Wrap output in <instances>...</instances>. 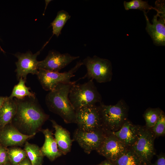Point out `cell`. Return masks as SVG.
I'll list each match as a JSON object with an SVG mask.
<instances>
[{
  "instance_id": "18",
  "label": "cell",
  "mask_w": 165,
  "mask_h": 165,
  "mask_svg": "<svg viewBox=\"0 0 165 165\" xmlns=\"http://www.w3.org/2000/svg\"><path fill=\"white\" fill-rule=\"evenodd\" d=\"M17 104L15 98L7 97L0 109V129L11 123L17 111Z\"/></svg>"
},
{
  "instance_id": "17",
  "label": "cell",
  "mask_w": 165,
  "mask_h": 165,
  "mask_svg": "<svg viewBox=\"0 0 165 165\" xmlns=\"http://www.w3.org/2000/svg\"><path fill=\"white\" fill-rule=\"evenodd\" d=\"M41 131L45 137L44 143L41 148L42 152L50 161H53L62 154L58 148L52 132L48 129L42 130Z\"/></svg>"
},
{
  "instance_id": "1",
  "label": "cell",
  "mask_w": 165,
  "mask_h": 165,
  "mask_svg": "<svg viewBox=\"0 0 165 165\" xmlns=\"http://www.w3.org/2000/svg\"><path fill=\"white\" fill-rule=\"evenodd\" d=\"M26 97L21 99L15 98L17 111L11 123L24 134L35 135L41 131L49 115L44 112L35 98Z\"/></svg>"
},
{
  "instance_id": "19",
  "label": "cell",
  "mask_w": 165,
  "mask_h": 165,
  "mask_svg": "<svg viewBox=\"0 0 165 165\" xmlns=\"http://www.w3.org/2000/svg\"><path fill=\"white\" fill-rule=\"evenodd\" d=\"M24 149L32 165H42L44 156L38 146L26 141Z\"/></svg>"
},
{
  "instance_id": "8",
  "label": "cell",
  "mask_w": 165,
  "mask_h": 165,
  "mask_svg": "<svg viewBox=\"0 0 165 165\" xmlns=\"http://www.w3.org/2000/svg\"><path fill=\"white\" fill-rule=\"evenodd\" d=\"M82 65V61H79L69 71L62 73L39 69L37 75L43 88L50 91L59 83L72 82L71 79L75 76L74 73Z\"/></svg>"
},
{
  "instance_id": "15",
  "label": "cell",
  "mask_w": 165,
  "mask_h": 165,
  "mask_svg": "<svg viewBox=\"0 0 165 165\" xmlns=\"http://www.w3.org/2000/svg\"><path fill=\"white\" fill-rule=\"evenodd\" d=\"M140 126L127 119L119 130L112 132L127 148H131L138 138Z\"/></svg>"
},
{
  "instance_id": "22",
  "label": "cell",
  "mask_w": 165,
  "mask_h": 165,
  "mask_svg": "<svg viewBox=\"0 0 165 165\" xmlns=\"http://www.w3.org/2000/svg\"><path fill=\"white\" fill-rule=\"evenodd\" d=\"M71 16L67 11L61 10L59 11L53 21L51 23L53 29V35H55L57 37L61 33V31Z\"/></svg>"
},
{
  "instance_id": "32",
  "label": "cell",
  "mask_w": 165,
  "mask_h": 165,
  "mask_svg": "<svg viewBox=\"0 0 165 165\" xmlns=\"http://www.w3.org/2000/svg\"><path fill=\"white\" fill-rule=\"evenodd\" d=\"M4 165H12L9 162H7Z\"/></svg>"
},
{
  "instance_id": "24",
  "label": "cell",
  "mask_w": 165,
  "mask_h": 165,
  "mask_svg": "<svg viewBox=\"0 0 165 165\" xmlns=\"http://www.w3.org/2000/svg\"><path fill=\"white\" fill-rule=\"evenodd\" d=\"M9 162L12 165H19L27 155L24 149L14 147L7 149Z\"/></svg>"
},
{
  "instance_id": "34",
  "label": "cell",
  "mask_w": 165,
  "mask_h": 165,
  "mask_svg": "<svg viewBox=\"0 0 165 165\" xmlns=\"http://www.w3.org/2000/svg\"><path fill=\"white\" fill-rule=\"evenodd\" d=\"M96 165H101V163H100L99 164Z\"/></svg>"
},
{
  "instance_id": "30",
  "label": "cell",
  "mask_w": 165,
  "mask_h": 165,
  "mask_svg": "<svg viewBox=\"0 0 165 165\" xmlns=\"http://www.w3.org/2000/svg\"><path fill=\"white\" fill-rule=\"evenodd\" d=\"M100 163L101 165H114L111 161L107 159L103 161Z\"/></svg>"
},
{
  "instance_id": "14",
  "label": "cell",
  "mask_w": 165,
  "mask_h": 165,
  "mask_svg": "<svg viewBox=\"0 0 165 165\" xmlns=\"http://www.w3.org/2000/svg\"><path fill=\"white\" fill-rule=\"evenodd\" d=\"M35 135L24 134L10 123L0 129V142L5 147L20 146Z\"/></svg>"
},
{
  "instance_id": "13",
  "label": "cell",
  "mask_w": 165,
  "mask_h": 165,
  "mask_svg": "<svg viewBox=\"0 0 165 165\" xmlns=\"http://www.w3.org/2000/svg\"><path fill=\"white\" fill-rule=\"evenodd\" d=\"M79 58V56H73L68 53L61 54L56 51H50L44 60L38 61V69L59 72Z\"/></svg>"
},
{
  "instance_id": "23",
  "label": "cell",
  "mask_w": 165,
  "mask_h": 165,
  "mask_svg": "<svg viewBox=\"0 0 165 165\" xmlns=\"http://www.w3.org/2000/svg\"><path fill=\"white\" fill-rule=\"evenodd\" d=\"M162 110L160 108H151L147 109L143 114L145 121V127L151 129L157 121Z\"/></svg>"
},
{
  "instance_id": "26",
  "label": "cell",
  "mask_w": 165,
  "mask_h": 165,
  "mask_svg": "<svg viewBox=\"0 0 165 165\" xmlns=\"http://www.w3.org/2000/svg\"><path fill=\"white\" fill-rule=\"evenodd\" d=\"M156 138L165 134V114L162 110L154 125L150 129Z\"/></svg>"
},
{
  "instance_id": "9",
  "label": "cell",
  "mask_w": 165,
  "mask_h": 165,
  "mask_svg": "<svg viewBox=\"0 0 165 165\" xmlns=\"http://www.w3.org/2000/svg\"><path fill=\"white\" fill-rule=\"evenodd\" d=\"M108 131L103 128L91 131L77 128L74 132L73 140L77 142L85 153L89 154L99 148Z\"/></svg>"
},
{
  "instance_id": "3",
  "label": "cell",
  "mask_w": 165,
  "mask_h": 165,
  "mask_svg": "<svg viewBox=\"0 0 165 165\" xmlns=\"http://www.w3.org/2000/svg\"><path fill=\"white\" fill-rule=\"evenodd\" d=\"M68 97L75 110L82 107L100 103L102 99L92 79L82 84H73L70 90Z\"/></svg>"
},
{
  "instance_id": "2",
  "label": "cell",
  "mask_w": 165,
  "mask_h": 165,
  "mask_svg": "<svg viewBox=\"0 0 165 165\" xmlns=\"http://www.w3.org/2000/svg\"><path fill=\"white\" fill-rule=\"evenodd\" d=\"M76 81L61 83L47 94L46 102L51 112L59 116L66 123H75V110L68 97L70 89Z\"/></svg>"
},
{
  "instance_id": "25",
  "label": "cell",
  "mask_w": 165,
  "mask_h": 165,
  "mask_svg": "<svg viewBox=\"0 0 165 165\" xmlns=\"http://www.w3.org/2000/svg\"><path fill=\"white\" fill-rule=\"evenodd\" d=\"M124 6L125 9L128 10L130 9H139L142 11L144 13L147 12L152 9H154L158 12L155 7L150 6L147 1L142 0H133L130 2L124 1Z\"/></svg>"
},
{
  "instance_id": "29",
  "label": "cell",
  "mask_w": 165,
  "mask_h": 165,
  "mask_svg": "<svg viewBox=\"0 0 165 165\" xmlns=\"http://www.w3.org/2000/svg\"><path fill=\"white\" fill-rule=\"evenodd\" d=\"M19 165H32V164L30 160L27 157Z\"/></svg>"
},
{
  "instance_id": "16",
  "label": "cell",
  "mask_w": 165,
  "mask_h": 165,
  "mask_svg": "<svg viewBox=\"0 0 165 165\" xmlns=\"http://www.w3.org/2000/svg\"><path fill=\"white\" fill-rule=\"evenodd\" d=\"M50 121L55 130L54 135L58 148L62 155H65L71 151L74 141L71 138L70 134L67 130L55 120H51Z\"/></svg>"
},
{
  "instance_id": "11",
  "label": "cell",
  "mask_w": 165,
  "mask_h": 165,
  "mask_svg": "<svg viewBox=\"0 0 165 165\" xmlns=\"http://www.w3.org/2000/svg\"><path fill=\"white\" fill-rule=\"evenodd\" d=\"M128 148L111 131H109L96 151L106 159L113 162Z\"/></svg>"
},
{
  "instance_id": "20",
  "label": "cell",
  "mask_w": 165,
  "mask_h": 165,
  "mask_svg": "<svg viewBox=\"0 0 165 165\" xmlns=\"http://www.w3.org/2000/svg\"><path fill=\"white\" fill-rule=\"evenodd\" d=\"M26 79L22 78L19 79L18 83L13 87L9 98L15 97L18 99H23L26 97L35 98V94L30 92V88L25 85Z\"/></svg>"
},
{
  "instance_id": "12",
  "label": "cell",
  "mask_w": 165,
  "mask_h": 165,
  "mask_svg": "<svg viewBox=\"0 0 165 165\" xmlns=\"http://www.w3.org/2000/svg\"><path fill=\"white\" fill-rule=\"evenodd\" d=\"M41 50L34 54L28 51L25 53H17L14 55L18 59L16 62V71L18 79L22 78L26 79L27 76L30 73L37 75L38 71V61L37 60V57Z\"/></svg>"
},
{
  "instance_id": "10",
  "label": "cell",
  "mask_w": 165,
  "mask_h": 165,
  "mask_svg": "<svg viewBox=\"0 0 165 165\" xmlns=\"http://www.w3.org/2000/svg\"><path fill=\"white\" fill-rule=\"evenodd\" d=\"M165 7L158 9L157 14L154 16L151 24L146 13H144L146 21V29L152 39L154 43L158 46L165 45Z\"/></svg>"
},
{
  "instance_id": "5",
  "label": "cell",
  "mask_w": 165,
  "mask_h": 165,
  "mask_svg": "<svg viewBox=\"0 0 165 165\" xmlns=\"http://www.w3.org/2000/svg\"><path fill=\"white\" fill-rule=\"evenodd\" d=\"M82 65L86 67L87 72L82 78L88 79H94L98 83L110 82L113 73L112 64L108 59L101 58L94 55L91 57L88 56L82 61Z\"/></svg>"
},
{
  "instance_id": "6",
  "label": "cell",
  "mask_w": 165,
  "mask_h": 165,
  "mask_svg": "<svg viewBox=\"0 0 165 165\" xmlns=\"http://www.w3.org/2000/svg\"><path fill=\"white\" fill-rule=\"evenodd\" d=\"M156 137L150 129L140 126L138 139L131 148L140 159L142 165H150L156 154L154 142Z\"/></svg>"
},
{
  "instance_id": "4",
  "label": "cell",
  "mask_w": 165,
  "mask_h": 165,
  "mask_svg": "<svg viewBox=\"0 0 165 165\" xmlns=\"http://www.w3.org/2000/svg\"><path fill=\"white\" fill-rule=\"evenodd\" d=\"M103 128L106 130L115 132L119 130L128 119L129 108L123 99L114 105L100 103Z\"/></svg>"
},
{
  "instance_id": "27",
  "label": "cell",
  "mask_w": 165,
  "mask_h": 165,
  "mask_svg": "<svg viewBox=\"0 0 165 165\" xmlns=\"http://www.w3.org/2000/svg\"><path fill=\"white\" fill-rule=\"evenodd\" d=\"M9 162L7 149L0 144V165H4Z\"/></svg>"
},
{
  "instance_id": "28",
  "label": "cell",
  "mask_w": 165,
  "mask_h": 165,
  "mask_svg": "<svg viewBox=\"0 0 165 165\" xmlns=\"http://www.w3.org/2000/svg\"><path fill=\"white\" fill-rule=\"evenodd\" d=\"M150 165H165V154L161 153L157 156V158L155 162Z\"/></svg>"
},
{
  "instance_id": "7",
  "label": "cell",
  "mask_w": 165,
  "mask_h": 165,
  "mask_svg": "<svg viewBox=\"0 0 165 165\" xmlns=\"http://www.w3.org/2000/svg\"><path fill=\"white\" fill-rule=\"evenodd\" d=\"M75 123L77 128L86 131L103 128L99 105L85 106L75 110Z\"/></svg>"
},
{
  "instance_id": "21",
  "label": "cell",
  "mask_w": 165,
  "mask_h": 165,
  "mask_svg": "<svg viewBox=\"0 0 165 165\" xmlns=\"http://www.w3.org/2000/svg\"><path fill=\"white\" fill-rule=\"evenodd\" d=\"M112 162L114 165H142L140 159L131 148L128 149Z\"/></svg>"
},
{
  "instance_id": "31",
  "label": "cell",
  "mask_w": 165,
  "mask_h": 165,
  "mask_svg": "<svg viewBox=\"0 0 165 165\" xmlns=\"http://www.w3.org/2000/svg\"><path fill=\"white\" fill-rule=\"evenodd\" d=\"M7 97L0 96V109L3 105Z\"/></svg>"
},
{
  "instance_id": "33",
  "label": "cell",
  "mask_w": 165,
  "mask_h": 165,
  "mask_svg": "<svg viewBox=\"0 0 165 165\" xmlns=\"http://www.w3.org/2000/svg\"><path fill=\"white\" fill-rule=\"evenodd\" d=\"M0 49L1 50V51H2L4 53L5 52L4 51V50H3L2 48L1 47V46H0Z\"/></svg>"
}]
</instances>
